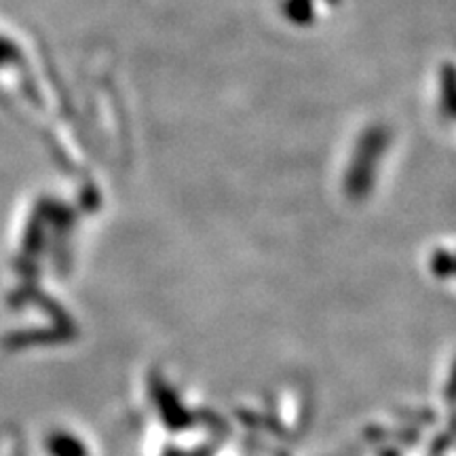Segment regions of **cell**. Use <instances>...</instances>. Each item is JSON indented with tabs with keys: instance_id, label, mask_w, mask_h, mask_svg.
<instances>
[{
	"instance_id": "6da1fadb",
	"label": "cell",
	"mask_w": 456,
	"mask_h": 456,
	"mask_svg": "<svg viewBox=\"0 0 456 456\" xmlns=\"http://www.w3.org/2000/svg\"><path fill=\"white\" fill-rule=\"evenodd\" d=\"M49 450L55 456H81V446L68 436L49 437Z\"/></svg>"
}]
</instances>
